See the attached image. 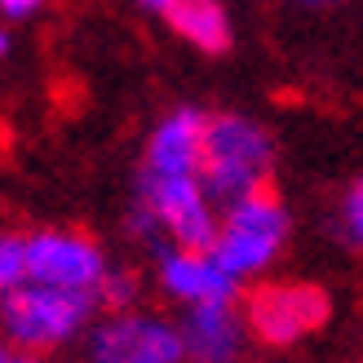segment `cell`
<instances>
[{
	"instance_id": "6da1fadb",
	"label": "cell",
	"mask_w": 363,
	"mask_h": 363,
	"mask_svg": "<svg viewBox=\"0 0 363 363\" xmlns=\"http://www.w3.org/2000/svg\"><path fill=\"white\" fill-rule=\"evenodd\" d=\"M279 169V142L248 111H204L199 133V182L217 208L240 195L266 191Z\"/></svg>"
},
{
	"instance_id": "7a4b0ae2",
	"label": "cell",
	"mask_w": 363,
	"mask_h": 363,
	"mask_svg": "<svg viewBox=\"0 0 363 363\" xmlns=\"http://www.w3.org/2000/svg\"><path fill=\"white\" fill-rule=\"evenodd\" d=\"M288 244H293V208L284 204V195L275 186H266L217 208V230L208 252L240 284H252L275 275Z\"/></svg>"
},
{
	"instance_id": "3957f363",
	"label": "cell",
	"mask_w": 363,
	"mask_h": 363,
	"mask_svg": "<svg viewBox=\"0 0 363 363\" xmlns=\"http://www.w3.org/2000/svg\"><path fill=\"white\" fill-rule=\"evenodd\" d=\"M240 315L248 323L252 346L262 350H297L333 319V293L315 279H252L240 288Z\"/></svg>"
},
{
	"instance_id": "277c9868",
	"label": "cell",
	"mask_w": 363,
	"mask_h": 363,
	"mask_svg": "<svg viewBox=\"0 0 363 363\" xmlns=\"http://www.w3.org/2000/svg\"><path fill=\"white\" fill-rule=\"evenodd\" d=\"M102 311L89 293H62L45 284H18L0 293V337L31 354H62L80 346L94 315Z\"/></svg>"
},
{
	"instance_id": "5b68a950",
	"label": "cell",
	"mask_w": 363,
	"mask_h": 363,
	"mask_svg": "<svg viewBox=\"0 0 363 363\" xmlns=\"http://www.w3.org/2000/svg\"><path fill=\"white\" fill-rule=\"evenodd\" d=\"M84 363H182L177 315L129 306V311H98L80 341Z\"/></svg>"
},
{
	"instance_id": "8992f818",
	"label": "cell",
	"mask_w": 363,
	"mask_h": 363,
	"mask_svg": "<svg viewBox=\"0 0 363 363\" xmlns=\"http://www.w3.org/2000/svg\"><path fill=\"white\" fill-rule=\"evenodd\" d=\"M133 204L155 222L160 240L177 248H208L217 230V204L199 173H138Z\"/></svg>"
},
{
	"instance_id": "52a82bcc",
	"label": "cell",
	"mask_w": 363,
	"mask_h": 363,
	"mask_svg": "<svg viewBox=\"0 0 363 363\" xmlns=\"http://www.w3.org/2000/svg\"><path fill=\"white\" fill-rule=\"evenodd\" d=\"M106 270H111V252L89 230H76V226L27 230V284L98 297Z\"/></svg>"
},
{
	"instance_id": "ba28073f",
	"label": "cell",
	"mask_w": 363,
	"mask_h": 363,
	"mask_svg": "<svg viewBox=\"0 0 363 363\" xmlns=\"http://www.w3.org/2000/svg\"><path fill=\"white\" fill-rule=\"evenodd\" d=\"M151 279L160 288V297L173 301L177 311L204 306V301H235L244 288L208 248H177V244L151 252Z\"/></svg>"
},
{
	"instance_id": "9c48e42d",
	"label": "cell",
	"mask_w": 363,
	"mask_h": 363,
	"mask_svg": "<svg viewBox=\"0 0 363 363\" xmlns=\"http://www.w3.org/2000/svg\"><path fill=\"white\" fill-rule=\"evenodd\" d=\"M177 337H182V363H248L252 350L240 297L177 311Z\"/></svg>"
},
{
	"instance_id": "30bf717a",
	"label": "cell",
	"mask_w": 363,
	"mask_h": 363,
	"mask_svg": "<svg viewBox=\"0 0 363 363\" xmlns=\"http://www.w3.org/2000/svg\"><path fill=\"white\" fill-rule=\"evenodd\" d=\"M199 133H204V106L182 102L164 111L147 142H142V164L138 173H195L199 164Z\"/></svg>"
},
{
	"instance_id": "8fae6325",
	"label": "cell",
	"mask_w": 363,
	"mask_h": 363,
	"mask_svg": "<svg viewBox=\"0 0 363 363\" xmlns=\"http://www.w3.org/2000/svg\"><path fill=\"white\" fill-rule=\"evenodd\" d=\"M155 18H164V27L182 45H191L195 53H208V58H222L235 45V23L226 0H160Z\"/></svg>"
},
{
	"instance_id": "7c38bea8",
	"label": "cell",
	"mask_w": 363,
	"mask_h": 363,
	"mask_svg": "<svg viewBox=\"0 0 363 363\" xmlns=\"http://www.w3.org/2000/svg\"><path fill=\"white\" fill-rule=\"evenodd\" d=\"M333 235L350 252H363V173H354L346 182V191L337 195V208H333Z\"/></svg>"
},
{
	"instance_id": "4fadbf2b",
	"label": "cell",
	"mask_w": 363,
	"mask_h": 363,
	"mask_svg": "<svg viewBox=\"0 0 363 363\" xmlns=\"http://www.w3.org/2000/svg\"><path fill=\"white\" fill-rule=\"evenodd\" d=\"M98 306L102 311H129V306H142V270L111 262V270H106V279L98 288Z\"/></svg>"
},
{
	"instance_id": "5bb4252c",
	"label": "cell",
	"mask_w": 363,
	"mask_h": 363,
	"mask_svg": "<svg viewBox=\"0 0 363 363\" xmlns=\"http://www.w3.org/2000/svg\"><path fill=\"white\" fill-rule=\"evenodd\" d=\"M27 284V230L0 226V293Z\"/></svg>"
},
{
	"instance_id": "9a60e30c",
	"label": "cell",
	"mask_w": 363,
	"mask_h": 363,
	"mask_svg": "<svg viewBox=\"0 0 363 363\" xmlns=\"http://www.w3.org/2000/svg\"><path fill=\"white\" fill-rule=\"evenodd\" d=\"M45 9V0H0V18L5 23H27Z\"/></svg>"
},
{
	"instance_id": "2e32d148",
	"label": "cell",
	"mask_w": 363,
	"mask_h": 363,
	"mask_svg": "<svg viewBox=\"0 0 363 363\" xmlns=\"http://www.w3.org/2000/svg\"><path fill=\"white\" fill-rule=\"evenodd\" d=\"M0 363H40V354H31L23 346H13V341L0 337Z\"/></svg>"
},
{
	"instance_id": "e0dca14e",
	"label": "cell",
	"mask_w": 363,
	"mask_h": 363,
	"mask_svg": "<svg viewBox=\"0 0 363 363\" xmlns=\"http://www.w3.org/2000/svg\"><path fill=\"white\" fill-rule=\"evenodd\" d=\"M9 53H13V31H9L5 23H0V62H5Z\"/></svg>"
},
{
	"instance_id": "ac0fdd59",
	"label": "cell",
	"mask_w": 363,
	"mask_h": 363,
	"mask_svg": "<svg viewBox=\"0 0 363 363\" xmlns=\"http://www.w3.org/2000/svg\"><path fill=\"white\" fill-rule=\"evenodd\" d=\"M293 5H301V9H333V5H341V0H293Z\"/></svg>"
},
{
	"instance_id": "d6986e66",
	"label": "cell",
	"mask_w": 363,
	"mask_h": 363,
	"mask_svg": "<svg viewBox=\"0 0 363 363\" xmlns=\"http://www.w3.org/2000/svg\"><path fill=\"white\" fill-rule=\"evenodd\" d=\"M138 5L147 9V13H155V9H160V0H138Z\"/></svg>"
}]
</instances>
